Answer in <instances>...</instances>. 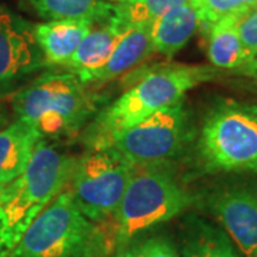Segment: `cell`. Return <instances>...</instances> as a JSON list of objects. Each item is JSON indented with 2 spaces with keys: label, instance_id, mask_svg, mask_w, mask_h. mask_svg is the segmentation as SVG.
Here are the masks:
<instances>
[{
  "label": "cell",
  "instance_id": "6da1fadb",
  "mask_svg": "<svg viewBox=\"0 0 257 257\" xmlns=\"http://www.w3.org/2000/svg\"><path fill=\"white\" fill-rule=\"evenodd\" d=\"M220 70L200 64H163L143 74L127 92L99 116L92 128V147L104 146L113 136L156 111L183 101L186 93L214 80Z\"/></svg>",
  "mask_w": 257,
  "mask_h": 257
},
{
  "label": "cell",
  "instance_id": "7a4b0ae2",
  "mask_svg": "<svg viewBox=\"0 0 257 257\" xmlns=\"http://www.w3.org/2000/svg\"><path fill=\"white\" fill-rule=\"evenodd\" d=\"M113 247V223L84 217L66 187L5 257H103Z\"/></svg>",
  "mask_w": 257,
  "mask_h": 257
},
{
  "label": "cell",
  "instance_id": "3957f363",
  "mask_svg": "<svg viewBox=\"0 0 257 257\" xmlns=\"http://www.w3.org/2000/svg\"><path fill=\"white\" fill-rule=\"evenodd\" d=\"M74 160L49 145L37 143L28 167L8 184L0 204V257L18 244L29 226L67 187Z\"/></svg>",
  "mask_w": 257,
  "mask_h": 257
},
{
  "label": "cell",
  "instance_id": "277c9868",
  "mask_svg": "<svg viewBox=\"0 0 257 257\" xmlns=\"http://www.w3.org/2000/svg\"><path fill=\"white\" fill-rule=\"evenodd\" d=\"M197 159L204 173L257 175V104L234 99L216 101L203 119Z\"/></svg>",
  "mask_w": 257,
  "mask_h": 257
},
{
  "label": "cell",
  "instance_id": "5b68a950",
  "mask_svg": "<svg viewBox=\"0 0 257 257\" xmlns=\"http://www.w3.org/2000/svg\"><path fill=\"white\" fill-rule=\"evenodd\" d=\"M18 120L36 128L42 138L74 135L94 109V97L72 72L40 76L12 99Z\"/></svg>",
  "mask_w": 257,
  "mask_h": 257
},
{
  "label": "cell",
  "instance_id": "8992f818",
  "mask_svg": "<svg viewBox=\"0 0 257 257\" xmlns=\"http://www.w3.org/2000/svg\"><path fill=\"white\" fill-rule=\"evenodd\" d=\"M193 197L170 172L157 166H135L113 217L116 248L123 251L142 231L172 220L192 206Z\"/></svg>",
  "mask_w": 257,
  "mask_h": 257
},
{
  "label": "cell",
  "instance_id": "52a82bcc",
  "mask_svg": "<svg viewBox=\"0 0 257 257\" xmlns=\"http://www.w3.org/2000/svg\"><path fill=\"white\" fill-rule=\"evenodd\" d=\"M133 170L135 166L116 149L92 147L74 160L67 187L84 217L106 224L113 221Z\"/></svg>",
  "mask_w": 257,
  "mask_h": 257
},
{
  "label": "cell",
  "instance_id": "ba28073f",
  "mask_svg": "<svg viewBox=\"0 0 257 257\" xmlns=\"http://www.w3.org/2000/svg\"><path fill=\"white\" fill-rule=\"evenodd\" d=\"M189 138L190 114L180 101L120 132L104 146L116 149L133 166H159L177 156Z\"/></svg>",
  "mask_w": 257,
  "mask_h": 257
},
{
  "label": "cell",
  "instance_id": "9c48e42d",
  "mask_svg": "<svg viewBox=\"0 0 257 257\" xmlns=\"http://www.w3.org/2000/svg\"><path fill=\"white\" fill-rule=\"evenodd\" d=\"M206 206L241 254L257 257V180L220 186L209 194Z\"/></svg>",
  "mask_w": 257,
  "mask_h": 257
},
{
  "label": "cell",
  "instance_id": "30bf717a",
  "mask_svg": "<svg viewBox=\"0 0 257 257\" xmlns=\"http://www.w3.org/2000/svg\"><path fill=\"white\" fill-rule=\"evenodd\" d=\"M33 25L0 3V92L45 66Z\"/></svg>",
  "mask_w": 257,
  "mask_h": 257
},
{
  "label": "cell",
  "instance_id": "8fae6325",
  "mask_svg": "<svg viewBox=\"0 0 257 257\" xmlns=\"http://www.w3.org/2000/svg\"><path fill=\"white\" fill-rule=\"evenodd\" d=\"M96 22L89 19L77 20H52L35 25V39L45 63L64 66L89 35Z\"/></svg>",
  "mask_w": 257,
  "mask_h": 257
},
{
  "label": "cell",
  "instance_id": "7c38bea8",
  "mask_svg": "<svg viewBox=\"0 0 257 257\" xmlns=\"http://www.w3.org/2000/svg\"><path fill=\"white\" fill-rule=\"evenodd\" d=\"M96 23L99 26L94 28L93 25L89 35L83 39V42L74 52V55L64 64L67 72H72L76 76H83V74L92 73L94 70L100 69L110 57L111 52L114 50L120 39L128 30L123 28L119 22L111 16L110 10L107 16L97 20Z\"/></svg>",
  "mask_w": 257,
  "mask_h": 257
},
{
  "label": "cell",
  "instance_id": "4fadbf2b",
  "mask_svg": "<svg viewBox=\"0 0 257 257\" xmlns=\"http://www.w3.org/2000/svg\"><path fill=\"white\" fill-rule=\"evenodd\" d=\"M200 26V16L193 2L173 8L150 25L149 35L153 52L173 57L187 45Z\"/></svg>",
  "mask_w": 257,
  "mask_h": 257
},
{
  "label": "cell",
  "instance_id": "5bb4252c",
  "mask_svg": "<svg viewBox=\"0 0 257 257\" xmlns=\"http://www.w3.org/2000/svg\"><path fill=\"white\" fill-rule=\"evenodd\" d=\"M149 29L150 26L128 29L111 52L107 62L92 73L77 76L79 80L86 86L106 83L142 63L152 53H155Z\"/></svg>",
  "mask_w": 257,
  "mask_h": 257
},
{
  "label": "cell",
  "instance_id": "9a60e30c",
  "mask_svg": "<svg viewBox=\"0 0 257 257\" xmlns=\"http://www.w3.org/2000/svg\"><path fill=\"white\" fill-rule=\"evenodd\" d=\"M42 139L36 128L22 120L0 130V186H8L23 173Z\"/></svg>",
  "mask_w": 257,
  "mask_h": 257
},
{
  "label": "cell",
  "instance_id": "2e32d148",
  "mask_svg": "<svg viewBox=\"0 0 257 257\" xmlns=\"http://www.w3.org/2000/svg\"><path fill=\"white\" fill-rule=\"evenodd\" d=\"M239 19L234 16L221 19L206 32L209 62L219 70L233 72L253 59L237 32L236 23Z\"/></svg>",
  "mask_w": 257,
  "mask_h": 257
},
{
  "label": "cell",
  "instance_id": "e0dca14e",
  "mask_svg": "<svg viewBox=\"0 0 257 257\" xmlns=\"http://www.w3.org/2000/svg\"><path fill=\"white\" fill-rule=\"evenodd\" d=\"M180 257H240L223 229L199 217L186 221Z\"/></svg>",
  "mask_w": 257,
  "mask_h": 257
},
{
  "label": "cell",
  "instance_id": "ac0fdd59",
  "mask_svg": "<svg viewBox=\"0 0 257 257\" xmlns=\"http://www.w3.org/2000/svg\"><path fill=\"white\" fill-rule=\"evenodd\" d=\"M37 16L52 20L89 19L97 22L107 16L110 3L103 0H28Z\"/></svg>",
  "mask_w": 257,
  "mask_h": 257
},
{
  "label": "cell",
  "instance_id": "d6986e66",
  "mask_svg": "<svg viewBox=\"0 0 257 257\" xmlns=\"http://www.w3.org/2000/svg\"><path fill=\"white\" fill-rule=\"evenodd\" d=\"M192 2L193 0H135L128 3H111L110 13L126 29L150 26L169 10Z\"/></svg>",
  "mask_w": 257,
  "mask_h": 257
},
{
  "label": "cell",
  "instance_id": "ffe728a7",
  "mask_svg": "<svg viewBox=\"0 0 257 257\" xmlns=\"http://www.w3.org/2000/svg\"><path fill=\"white\" fill-rule=\"evenodd\" d=\"M193 5L200 16V28L209 30L221 19L241 18L257 6V0H193Z\"/></svg>",
  "mask_w": 257,
  "mask_h": 257
},
{
  "label": "cell",
  "instance_id": "44dd1931",
  "mask_svg": "<svg viewBox=\"0 0 257 257\" xmlns=\"http://www.w3.org/2000/svg\"><path fill=\"white\" fill-rule=\"evenodd\" d=\"M120 257H180V254L170 240L156 236L140 241L132 248H124Z\"/></svg>",
  "mask_w": 257,
  "mask_h": 257
},
{
  "label": "cell",
  "instance_id": "7402d4cb",
  "mask_svg": "<svg viewBox=\"0 0 257 257\" xmlns=\"http://www.w3.org/2000/svg\"><path fill=\"white\" fill-rule=\"evenodd\" d=\"M240 39L250 56L257 57V6L244 13L236 23Z\"/></svg>",
  "mask_w": 257,
  "mask_h": 257
},
{
  "label": "cell",
  "instance_id": "603a6c76",
  "mask_svg": "<svg viewBox=\"0 0 257 257\" xmlns=\"http://www.w3.org/2000/svg\"><path fill=\"white\" fill-rule=\"evenodd\" d=\"M231 73L241 76V77H246V79H250L251 82H254L257 84V57L251 59L250 62L243 64L239 69L233 70Z\"/></svg>",
  "mask_w": 257,
  "mask_h": 257
},
{
  "label": "cell",
  "instance_id": "cb8c5ba5",
  "mask_svg": "<svg viewBox=\"0 0 257 257\" xmlns=\"http://www.w3.org/2000/svg\"><path fill=\"white\" fill-rule=\"evenodd\" d=\"M6 187H8V186H0V204H2L5 196H6Z\"/></svg>",
  "mask_w": 257,
  "mask_h": 257
},
{
  "label": "cell",
  "instance_id": "d4e9b609",
  "mask_svg": "<svg viewBox=\"0 0 257 257\" xmlns=\"http://www.w3.org/2000/svg\"><path fill=\"white\" fill-rule=\"evenodd\" d=\"M103 2H109V3H128V2H135V0H103Z\"/></svg>",
  "mask_w": 257,
  "mask_h": 257
}]
</instances>
